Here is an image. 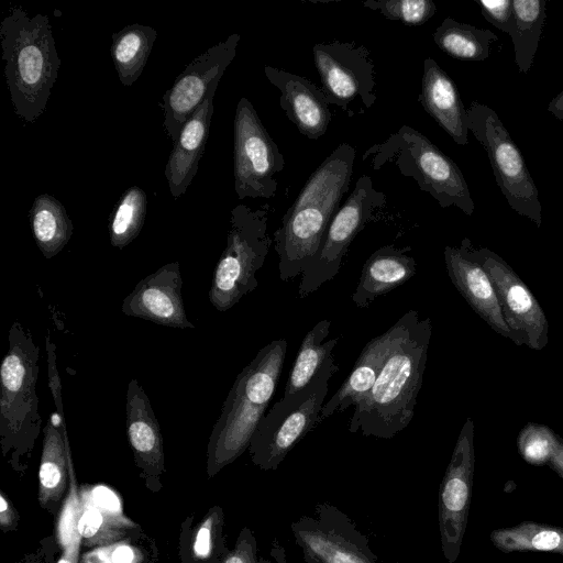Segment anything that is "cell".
<instances>
[{
    "label": "cell",
    "instance_id": "5",
    "mask_svg": "<svg viewBox=\"0 0 563 563\" xmlns=\"http://www.w3.org/2000/svg\"><path fill=\"white\" fill-rule=\"evenodd\" d=\"M8 338V352L0 366V444L3 456L21 468L43 423L36 390L40 347L18 320Z\"/></svg>",
    "mask_w": 563,
    "mask_h": 563
},
{
    "label": "cell",
    "instance_id": "15",
    "mask_svg": "<svg viewBox=\"0 0 563 563\" xmlns=\"http://www.w3.org/2000/svg\"><path fill=\"white\" fill-rule=\"evenodd\" d=\"M472 253L489 275L504 319L510 330L511 341L542 350L549 340V323L539 301L510 265L493 251L482 247Z\"/></svg>",
    "mask_w": 563,
    "mask_h": 563
},
{
    "label": "cell",
    "instance_id": "27",
    "mask_svg": "<svg viewBox=\"0 0 563 563\" xmlns=\"http://www.w3.org/2000/svg\"><path fill=\"white\" fill-rule=\"evenodd\" d=\"M156 38L155 29L137 23L112 34L110 53L123 86L130 87L139 79Z\"/></svg>",
    "mask_w": 563,
    "mask_h": 563
},
{
    "label": "cell",
    "instance_id": "36",
    "mask_svg": "<svg viewBox=\"0 0 563 563\" xmlns=\"http://www.w3.org/2000/svg\"><path fill=\"white\" fill-rule=\"evenodd\" d=\"M363 5L386 19L410 25H421L437 12L435 3L431 0H368Z\"/></svg>",
    "mask_w": 563,
    "mask_h": 563
},
{
    "label": "cell",
    "instance_id": "35",
    "mask_svg": "<svg viewBox=\"0 0 563 563\" xmlns=\"http://www.w3.org/2000/svg\"><path fill=\"white\" fill-rule=\"evenodd\" d=\"M559 435L548 426L529 422L518 434L517 448L531 465H548L554 454Z\"/></svg>",
    "mask_w": 563,
    "mask_h": 563
},
{
    "label": "cell",
    "instance_id": "33",
    "mask_svg": "<svg viewBox=\"0 0 563 563\" xmlns=\"http://www.w3.org/2000/svg\"><path fill=\"white\" fill-rule=\"evenodd\" d=\"M69 492L57 522V538L63 553L57 563H79L82 537L79 531L80 496L74 464H69Z\"/></svg>",
    "mask_w": 563,
    "mask_h": 563
},
{
    "label": "cell",
    "instance_id": "1",
    "mask_svg": "<svg viewBox=\"0 0 563 563\" xmlns=\"http://www.w3.org/2000/svg\"><path fill=\"white\" fill-rule=\"evenodd\" d=\"M396 333L371 393L353 406L351 433L391 439L412 420L422 385L432 325L409 310L395 323Z\"/></svg>",
    "mask_w": 563,
    "mask_h": 563
},
{
    "label": "cell",
    "instance_id": "16",
    "mask_svg": "<svg viewBox=\"0 0 563 563\" xmlns=\"http://www.w3.org/2000/svg\"><path fill=\"white\" fill-rule=\"evenodd\" d=\"M240 38V34H231L198 55L165 92L162 104L164 128L174 142L187 119L202 103L211 87L220 82L227 67L235 57Z\"/></svg>",
    "mask_w": 563,
    "mask_h": 563
},
{
    "label": "cell",
    "instance_id": "19",
    "mask_svg": "<svg viewBox=\"0 0 563 563\" xmlns=\"http://www.w3.org/2000/svg\"><path fill=\"white\" fill-rule=\"evenodd\" d=\"M264 73L279 89L280 108L297 130L310 140L324 135L331 112L323 90L306 77L269 65L264 67Z\"/></svg>",
    "mask_w": 563,
    "mask_h": 563
},
{
    "label": "cell",
    "instance_id": "23",
    "mask_svg": "<svg viewBox=\"0 0 563 563\" xmlns=\"http://www.w3.org/2000/svg\"><path fill=\"white\" fill-rule=\"evenodd\" d=\"M410 247L385 245L376 250L363 265L352 300L358 308L368 307L377 297L409 280L416 273V261L407 254Z\"/></svg>",
    "mask_w": 563,
    "mask_h": 563
},
{
    "label": "cell",
    "instance_id": "42",
    "mask_svg": "<svg viewBox=\"0 0 563 563\" xmlns=\"http://www.w3.org/2000/svg\"><path fill=\"white\" fill-rule=\"evenodd\" d=\"M548 466L563 478V438L559 435L558 444Z\"/></svg>",
    "mask_w": 563,
    "mask_h": 563
},
{
    "label": "cell",
    "instance_id": "25",
    "mask_svg": "<svg viewBox=\"0 0 563 563\" xmlns=\"http://www.w3.org/2000/svg\"><path fill=\"white\" fill-rule=\"evenodd\" d=\"M103 488L100 492H86L80 497L79 531L85 545H106L122 540L129 530L135 527L134 522L123 516L119 503L110 493L106 503Z\"/></svg>",
    "mask_w": 563,
    "mask_h": 563
},
{
    "label": "cell",
    "instance_id": "32",
    "mask_svg": "<svg viewBox=\"0 0 563 563\" xmlns=\"http://www.w3.org/2000/svg\"><path fill=\"white\" fill-rule=\"evenodd\" d=\"M147 198L139 186L129 187L115 203L109 218V239L122 250L140 234L146 214Z\"/></svg>",
    "mask_w": 563,
    "mask_h": 563
},
{
    "label": "cell",
    "instance_id": "29",
    "mask_svg": "<svg viewBox=\"0 0 563 563\" xmlns=\"http://www.w3.org/2000/svg\"><path fill=\"white\" fill-rule=\"evenodd\" d=\"M489 539L504 553L538 551L563 555V527L526 520L493 530Z\"/></svg>",
    "mask_w": 563,
    "mask_h": 563
},
{
    "label": "cell",
    "instance_id": "17",
    "mask_svg": "<svg viewBox=\"0 0 563 563\" xmlns=\"http://www.w3.org/2000/svg\"><path fill=\"white\" fill-rule=\"evenodd\" d=\"M181 287L179 263H167L136 284L123 299L121 310L125 316L159 325L194 329L186 314Z\"/></svg>",
    "mask_w": 563,
    "mask_h": 563
},
{
    "label": "cell",
    "instance_id": "10",
    "mask_svg": "<svg viewBox=\"0 0 563 563\" xmlns=\"http://www.w3.org/2000/svg\"><path fill=\"white\" fill-rule=\"evenodd\" d=\"M385 203V194L374 188L371 177L361 176L331 220L318 252L300 275V298L314 292L336 276L352 241Z\"/></svg>",
    "mask_w": 563,
    "mask_h": 563
},
{
    "label": "cell",
    "instance_id": "3",
    "mask_svg": "<svg viewBox=\"0 0 563 563\" xmlns=\"http://www.w3.org/2000/svg\"><path fill=\"white\" fill-rule=\"evenodd\" d=\"M0 43L15 114L32 123L45 111L62 65L48 16L11 8L0 23Z\"/></svg>",
    "mask_w": 563,
    "mask_h": 563
},
{
    "label": "cell",
    "instance_id": "2",
    "mask_svg": "<svg viewBox=\"0 0 563 563\" xmlns=\"http://www.w3.org/2000/svg\"><path fill=\"white\" fill-rule=\"evenodd\" d=\"M355 148L341 143L312 172L274 232L279 278L301 275L318 252L325 231L349 191Z\"/></svg>",
    "mask_w": 563,
    "mask_h": 563
},
{
    "label": "cell",
    "instance_id": "18",
    "mask_svg": "<svg viewBox=\"0 0 563 563\" xmlns=\"http://www.w3.org/2000/svg\"><path fill=\"white\" fill-rule=\"evenodd\" d=\"M444 262L449 277L471 308L498 334L511 339L494 284L464 239L460 247L445 246Z\"/></svg>",
    "mask_w": 563,
    "mask_h": 563
},
{
    "label": "cell",
    "instance_id": "13",
    "mask_svg": "<svg viewBox=\"0 0 563 563\" xmlns=\"http://www.w3.org/2000/svg\"><path fill=\"white\" fill-rule=\"evenodd\" d=\"M290 529L306 563H378L367 537L328 503L317 504L312 516H301Z\"/></svg>",
    "mask_w": 563,
    "mask_h": 563
},
{
    "label": "cell",
    "instance_id": "30",
    "mask_svg": "<svg viewBox=\"0 0 563 563\" xmlns=\"http://www.w3.org/2000/svg\"><path fill=\"white\" fill-rule=\"evenodd\" d=\"M433 40L442 52L455 59L481 62L489 56L490 44L498 37L489 30L445 18L434 31Z\"/></svg>",
    "mask_w": 563,
    "mask_h": 563
},
{
    "label": "cell",
    "instance_id": "12",
    "mask_svg": "<svg viewBox=\"0 0 563 563\" xmlns=\"http://www.w3.org/2000/svg\"><path fill=\"white\" fill-rule=\"evenodd\" d=\"M327 101L352 117L355 102L363 110L376 101L375 65L369 51L355 42H322L312 47Z\"/></svg>",
    "mask_w": 563,
    "mask_h": 563
},
{
    "label": "cell",
    "instance_id": "4",
    "mask_svg": "<svg viewBox=\"0 0 563 563\" xmlns=\"http://www.w3.org/2000/svg\"><path fill=\"white\" fill-rule=\"evenodd\" d=\"M287 345L284 339L272 341L236 376L209 437L207 473L210 477L249 449L275 393Z\"/></svg>",
    "mask_w": 563,
    "mask_h": 563
},
{
    "label": "cell",
    "instance_id": "9",
    "mask_svg": "<svg viewBox=\"0 0 563 563\" xmlns=\"http://www.w3.org/2000/svg\"><path fill=\"white\" fill-rule=\"evenodd\" d=\"M467 128L487 152L496 183L509 207L541 225L539 191L518 146L495 110L473 101L466 108Z\"/></svg>",
    "mask_w": 563,
    "mask_h": 563
},
{
    "label": "cell",
    "instance_id": "22",
    "mask_svg": "<svg viewBox=\"0 0 563 563\" xmlns=\"http://www.w3.org/2000/svg\"><path fill=\"white\" fill-rule=\"evenodd\" d=\"M424 111L459 145L468 143L466 108L451 77L428 57L423 62L421 91L418 96Z\"/></svg>",
    "mask_w": 563,
    "mask_h": 563
},
{
    "label": "cell",
    "instance_id": "37",
    "mask_svg": "<svg viewBox=\"0 0 563 563\" xmlns=\"http://www.w3.org/2000/svg\"><path fill=\"white\" fill-rule=\"evenodd\" d=\"M143 560L141 547L122 539L84 553L79 563H142Z\"/></svg>",
    "mask_w": 563,
    "mask_h": 563
},
{
    "label": "cell",
    "instance_id": "8",
    "mask_svg": "<svg viewBox=\"0 0 563 563\" xmlns=\"http://www.w3.org/2000/svg\"><path fill=\"white\" fill-rule=\"evenodd\" d=\"M338 371L332 355L309 385L284 395L262 417L247 449L255 466L263 471L277 470L289 451L321 422L329 380Z\"/></svg>",
    "mask_w": 563,
    "mask_h": 563
},
{
    "label": "cell",
    "instance_id": "28",
    "mask_svg": "<svg viewBox=\"0 0 563 563\" xmlns=\"http://www.w3.org/2000/svg\"><path fill=\"white\" fill-rule=\"evenodd\" d=\"M330 328L331 321L324 319L317 322L306 333L289 373L284 393L285 396L291 395L309 385L324 362L333 355L332 352L339 342V338L323 342L330 333Z\"/></svg>",
    "mask_w": 563,
    "mask_h": 563
},
{
    "label": "cell",
    "instance_id": "38",
    "mask_svg": "<svg viewBox=\"0 0 563 563\" xmlns=\"http://www.w3.org/2000/svg\"><path fill=\"white\" fill-rule=\"evenodd\" d=\"M486 21L510 35L515 25L512 0H476Z\"/></svg>",
    "mask_w": 563,
    "mask_h": 563
},
{
    "label": "cell",
    "instance_id": "7",
    "mask_svg": "<svg viewBox=\"0 0 563 563\" xmlns=\"http://www.w3.org/2000/svg\"><path fill=\"white\" fill-rule=\"evenodd\" d=\"M269 205L252 209L238 205L231 210L227 246L213 272L209 301L225 312L257 286V271L263 266L274 239L268 235Z\"/></svg>",
    "mask_w": 563,
    "mask_h": 563
},
{
    "label": "cell",
    "instance_id": "34",
    "mask_svg": "<svg viewBox=\"0 0 563 563\" xmlns=\"http://www.w3.org/2000/svg\"><path fill=\"white\" fill-rule=\"evenodd\" d=\"M223 510L221 507H212L203 520L196 527L190 541V553L196 562H211L222 554L223 541ZM225 554V553H224ZM222 554V555H224Z\"/></svg>",
    "mask_w": 563,
    "mask_h": 563
},
{
    "label": "cell",
    "instance_id": "40",
    "mask_svg": "<svg viewBox=\"0 0 563 563\" xmlns=\"http://www.w3.org/2000/svg\"><path fill=\"white\" fill-rule=\"evenodd\" d=\"M19 521V515L12 506L10 499L0 492V526L3 531L15 529Z\"/></svg>",
    "mask_w": 563,
    "mask_h": 563
},
{
    "label": "cell",
    "instance_id": "6",
    "mask_svg": "<svg viewBox=\"0 0 563 563\" xmlns=\"http://www.w3.org/2000/svg\"><path fill=\"white\" fill-rule=\"evenodd\" d=\"M373 169L390 162L401 175L416 180L418 187L446 208L455 206L471 216L475 210L467 183L459 166L421 132L402 125L384 142L363 154Z\"/></svg>",
    "mask_w": 563,
    "mask_h": 563
},
{
    "label": "cell",
    "instance_id": "26",
    "mask_svg": "<svg viewBox=\"0 0 563 563\" xmlns=\"http://www.w3.org/2000/svg\"><path fill=\"white\" fill-rule=\"evenodd\" d=\"M29 220L34 241L46 260L56 256L74 232L64 205L48 194H41L34 199Z\"/></svg>",
    "mask_w": 563,
    "mask_h": 563
},
{
    "label": "cell",
    "instance_id": "24",
    "mask_svg": "<svg viewBox=\"0 0 563 563\" xmlns=\"http://www.w3.org/2000/svg\"><path fill=\"white\" fill-rule=\"evenodd\" d=\"M396 333L393 324L383 334L373 338L362 350L352 372L336 393L327 401L320 421L342 412L364 399L372 390Z\"/></svg>",
    "mask_w": 563,
    "mask_h": 563
},
{
    "label": "cell",
    "instance_id": "20",
    "mask_svg": "<svg viewBox=\"0 0 563 563\" xmlns=\"http://www.w3.org/2000/svg\"><path fill=\"white\" fill-rule=\"evenodd\" d=\"M125 428L135 464L147 479H157L165 472L163 437L150 398L135 378L126 388Z\"/></svg>",
    "mask_w": 563,
    "mask_h": 563
},
{
    "label": "cell",
    "instance_id": "11",
    "mask_svg": "<svg viewBox=\"0 0 563 563\" xmlns=\"http://www.w3.org/2000/svg\"><path fill=\"white\" fill-rule=\"evenodd\" d=\"M285 158L264 128L249 99L242 97L234 117V190L239 199L272 198L278 181L275 175Z\"/></svg>",
    "mask_w": 563,
    "mask_h": 563
},
{
    "label": "cell",
    "instance_id": "41",
    "mask_svg": "<svg viewBox=\"0 0 563 563\" xmlns=\"http://www.w3.org/2000/svg\"><path fill=\"white\" fill-rule=\"evenodd\" d=\"M267 556L258 558V563H289L287 553L278 539L272 541V547Z\"/></svg>",
    "mask_w": 563,
    "mask_h": 563
},
{
    "label": "cell",
    "instance_id": "14",
    "mask_svg": "<svg viewBox=\"0 0 563 563\" xmlns=\"http://www.w3.org/2000/svg\"><path fill=\"white\" fill-rule=\"evenodd\" d=\"M475 470L474 422H464L439 489V531L448 563L461 552L466 531Z\"/></svg>",
    "mask_w": 563,
    "mask_h": 563
},
{
    "label": "cell",
    "instance_id": "39",
    "mask_svg": "<svg viewBox=\"0 0 563 563\" xmlns=\"http://www.w3.org/2000/svg\"><path fill=\"white\" fill-rule=\"evenodd\" d=\"M219 563H258L256 539L250 528H243L234 548Z\"/></svg>",
    "mask_w": 563,
    "mask_h": 563
},
{
    "label": "cell",
    "instance_id": "21",
    "mask_svg": "<svg viewBox=\"0 0 563 563\" xmlns=\"http://www.w3.org/2000/svg\"><path fill=\"white\" fill-rule=\"evenodd\" d=\"M219 82L208 91L202 103L183 125L165 166V177L172 196L177 199L186 192L197 174L205 152L211 118L213 98Z\"/></svg>",
    "mask_w": 563,
    "mask_h": 563
},
{
    "label": "cell",
    "instance_id": "43",
    "mask_svg": "<svg viewBox=\"0 0 563 563\" xmlns=\"http://www.w3.org/2000/svg\"><path fill=\"white\" fill-rule=\"evenodd\" d=\"M548 111L556 119L563 121V90L551 100L548 106Z\"/></svg>",
    "mask_w": 563,
    "mask_h": 563
},
{
    "label": "cell",
    "instance_id": "31",
    "mask_svg": "<svg viewBox=\"0 0 563 563\" xmlns=\"http://www.w3.org/2000/svg\"><path fill=\"white\" fill-rule=\"evenodd\" d=\"M545 7L543 0H512L515 25L510 37L520 73L528 74L533 63L545 21Z\"/></svg>",
    "mask_w": 563,
    "mask_h": 563
}]
</instances>
